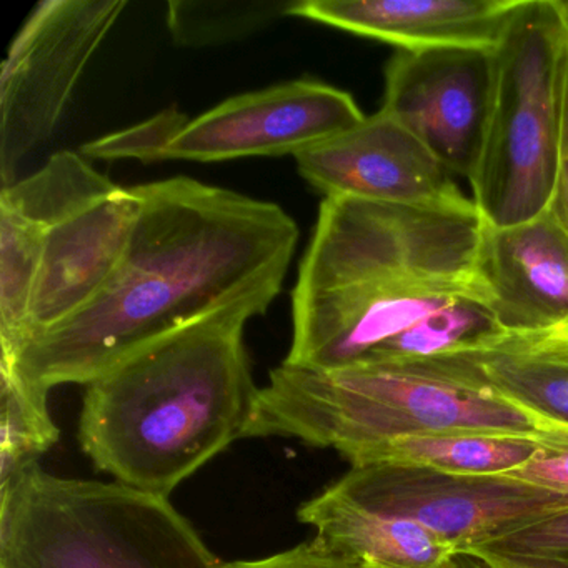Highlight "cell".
Returning <instances> with one entry per match:
<instances>
[{"mask_svg": "<svg viewBox=\"0 0 568 568\" xmlns=\"http://www.w3.org/2000/svg\"><path fill=\"white\" fill-rule=\"evenodd\" d=\"M314 541L348 568H464L460 547L407 518L365 507L332 484L301 505Z\"/></svg>", "mask_w": 568, "mask_h": 568, "instance_id": "9a60e30c", "label": "cell"}, {"mask_svg": "<svg viewBox=\"0 0 568 568\" xmlns=\"http://www.w3.org/2000/svg\"><path fill=\"white\" fill-rule=\"evenodd\" d=\"M561 2V11H564L565 21H567L568 26V0H560Z\"/></svg>", "mask_w": 568, "mask_h": 568, "instance_id": "d4e9b609", "label": "cell"}, {"mask_svg": "<svg viewBox=\"0 0 568 568\" xmlns=\"http://www.w3.org/2000/svg\"><path fill=\"white\" fill-rule=\"evenodd\" d=\"M294 2H169V31L184 48L227 44L291 14Z\"/></svg>", "mask_w": 568, "mask_h": 568, "instance_id": "d6986e66", "label": "cell"}, {"mask_svg": "<svg viewBox=\"0 0 568 568\" xmlns=\"http://www.w3.org/2000/svg\"><path fill=\"white\" fill-rule=\"evenodd\" d=\"M139 214L135 189L118 185L48 229L21 347L78 314L104 288L121 264Z\"/></svg>", "mask_w": 568, "mask_h": 568, "instance_id": "7c38bea8", "label": "cell"}, {"mask_svg": "<svg viewBox=\"0 0 568 568\" xmlns=\"http://www.w3.org/2000/svg\"><path fill=\"white\" fill-rule=\"evenodd\" d=\"M550 445L487 435H404L358 454L352 465H397L447 474L501 475L524 467Z\"/></svg>", "mask_w": 568, "mask_h": 568, "instance_id": "e0dca14e", "label": "cell"}, {"mask_svg": "<svg viewBox=\"0 0 568 568\" xmlns=\"http://www.w3.org/2000/svg\"><path fill=\"white\" fill-rule=\"evenodd\" d=\"M134 189L141 214L104 288L18 354L0 355L38 390L89 385L212 312L281 294L298 242L284 209L189 178Z\"/></svg>", "mask_w": 568, "mask_h": 568, "instance_id": "7a4b0ae2", "label": "cell"}, {"mask_svg": "<svg viewBox=\"0 0 568 568\" xmlns=\"http://www.w3.org/2000/svg\"><path fill=\"white\" fill-rule=\"evenodd\" d=\"M487 435L568 447V432L491 387L467 354L314 372L281 367L258 390L248 437H294L348 460L404 435Z\"/></svg>", "mask_w": 568, "mask_h": 568, "instance_id": "277c9868", "label": "cell"}, {"mask_svg": "<svg viewBox=\"0 0 568 568\" xmlns=\"http://www.w3.org/2000/svg\"><path fill=\"white\" fill-rule=\"evenodd\" d=\"M474 202L414 207L325 197L292 291L284 364L314 372L478 352L505 334L480 275Z\"/></svg>", "mask_w": 568, "mask_h": 568, "instance_id": "6da1fadb", "label": "cell"}, {"mask_svg": "<svg viewBox=\"0 0 568 568\" xmlns=\"http://www.w3.org/2000/svg\"><path fill=\"white\" fill-rule=\"evenodd\" d=\"M548 211L568 232V44L561 61L560 132H558L557 179Z\"/></svg>", "mask_w": 568, "mask_h": 568, "instance_id": "603a6c76", "label": "cell"}, {"mask_svg": "<svg viewBox=\"0 0 568 568\" xmlns=\"http://www.w3.org/2000/svg\"><path fill=\"white\" fill-rule=\"evenodd\" d=\"M485 568H568V510L464 551Z\"/></svg>", "mask_w": 568, "mask_h": 568, "instance_id": "ffe728a7", "label": "cell"}, {"mask_svg": "<svg viewBox=\"0 0 568 568\" xmlns=\"http://www.w3.org/2000/svg\"><path fill=\"white\" fill-rule=\"evenodd\" d=\"M48 395L0 361V485L38 464L59 440L61 432L49 414Z\"/></svg>", "mask_w": 568, "mask_h": 568, "instance_id": "ac0fdd59", "label": "cell"}, {"mask_svg": "<svg viewBox=\"0 0 568 568\" xmlns=\"http://www.w3.org/2000/svg\"><path fill=\"white\" fill-rule=\"evenodd\" d=\"M222 568H348L344 561L334 555L327 554L321 547L308 541L301 544L291 550L271 555V557L257 558V560L231 561L222 565Z\"/></svg>", "mask_w": 568, "mask_h": 568, "instance_id": "cb8c5ba5", "label": "cell"}, {"mask_svg": "<svg viewBox=\"0 0 568 568\" xmlns=\"http://www.w3.org/2000/svg\"><path fill=\"white\" fill-rule=\"evenodd\" d=\"M564 324H567V327H568V321H567V322H564Z\"/></svg>", "mask_w": 568, "mask_h": 568, "instance_id": "484cf974", "label": "cell"}, {"mask_svg": "<svg viewBox=\"0 0 568 568\" xmlns=\"http://www.w3.org/2000/svg\"><path fill=\"white\" fill-rule=\"evenodd\" d=\"M274 301L212 312L125 357L88 385L79 442L119 484L168 497L239 438L258 390L245 325Z\"/></svg>", "mask_w": 568, "mask_h": 568, "instance_id": "3957f363", "label": "cell"}, {"mask_svg": "<svg viewBox=\"0 0 568 568\" xmlns=\"http://www.w3.org/2000/svg\"><path fill=\"white\" fill-rule=\"evenodd\" d=\"M500 477L568 497V447L547 448L524 467L501 474Z\"/></svg>", "mask_w": 568, "mask_h": 568, "instance_id": "7402d4cb", "label": "cell"}, {"mask_svg": "<svg viewBox=\"0 0 568 568\" xmlns=\"http://www.w3.org/2000/svg\"><path fill=\"white\" fill-rule=\"evenodd\" d=\"M168 497L39 464L0 485V568H222Z\"/></svg>", "mask_w": 568, "mask_h": 568, "instance_id": "5b68a950", "label": "cell"}, {"mask_svg": "<svg viewBox=\"0 0 568 568\" xmlns=\"http://www.w3.org/2000/svg\"><path fill=\"white\" fill-rule=\"evenodd\" d=\"M478 267L505 334L568 321V232L550 211L508 227L485 225Z\"/></svg>", "mask_w": 568, "mask_h": 568, "instance_id": "4fadbf2b", "label": "cell"}, {"mask_svg": "<svg viewBox=\"0 0 568 568\" xmlns=\"http://www.w3.org/2000/svg\"><path fill=\"white\" fill-rule=\"evenodd\" d=\"M189 121L191 119L178 108H168L141 124L88 142L81 152L84 158L101 161L132 159L142 164L168 161L169 145L184 131Z\"/></svg>", "mask_w": 568, "mask_h": 568, "instance_id": "44dd1931", "label": "cell"}, {"mask_svg": "<svg viewBox=\"0 0 568 568\" xmlns=\"http://www.w3.org/2000/svg\"><path fill=\"white\" fill-rule=\"evenodd\" d=\"M364 119L348 92L297 79L227 99L191 119L169 145L168 161L295 158L357 128Z\"/></svg>", "mask_w": 568, "mask_h": 568, "instance_id": "9c48e42d", "label": "cell"}, {"mask_svg": "<svg viewBox=\"0 0 568 568\" xmlns=\"http://www.w3.org/2000/svg\"><path fill=\"white\" fill-rule=\"evenodd\" d=\"M128 0H42L26 19L0 74V179L16 182L26 155L54 134L82 74Z\"/></svg>", "mask_w": 568, "mask_h": 568, "instance_id": "52a82bcc", "label": "cell"}, {"mask_svg": "<svg viewBox=\"0 0 568 568\" xmlns=\"http://www.w3.org/2000/svg\"><path fill=\"white\" fill-rule=\"evenodd\" d=\"M467 355L491 387L568 432L567 325L504 334Z\"/></svg>", "mask_w": 568, "mask_h": 568, "instance_id": "2e32d148", "label": "cell"}, {"mask_svg": "<svg viewBox=\"0 0 568 568\" xmlns=\"http://www.w3.org/2000/svg\"><path fill=\"white\" fill-rule=\"evenodd\" d=\"M567 44L560 0H520L494 48L490 111L468 181L488 227L521 224L550 207Z\"/></svg>", "mask_w": 568, "mask_h": 568, "instance_id": "8992f818", "label": "cell"}, {"mask_svg": "<svg viewBox=\"0 0 568 568\" xmlns=\"http://www.w3.org/2000/svg\"><path fill=\"white\" fill-rule=\"evenodd\" d=\"M365 507L407 518L465 550L568 510V497L500 475L352 465L334 481Z\"/></svg>", "mask_w": 568, "mask_h": 568, "instance_id": "ba28073f", "label": "cell"}, {"mask_svg": "<svg viewBox=\"0 0 568 568\" xmlns=\"http://www.w3.org/2000/svg\"><path fill=\"white\" fill-rule=\"evenodd\" d=\"M297 171L325 197H352L414 207L471 204L454 175L387 112L295 155Z\"/></svg>", "mask_w": 568, "mask_h": 568, "instance_id": "8fae6325", "label": "cell"}, {"mask_svg": "<svg viewBox=\"0 0 568 568\" xmlns=\"http://www.w3.org/2000/svg\"><path fill=\"white\" fill-rule=\"evenodd\" d=\"M494 88V49L402 51L385 69L382 111L412 132L452 175L470 181Z\"/></svg>", "mask_w": 568, "mask_h": 568, "instance_id": "30bf717a", "label": "cell"}, {"mask_svg": "<svg viewBox=\"0 0 568 568\" xmlns=\"http://www.w3.org/2000/svg\"><path fill=\"white\" fill-rule=\"evenodd\" d=\"M520 0H295L292 18L377 39L402 51L494 49Z\"/></svg>", "mask_w": 568, "mask_h": 568, "instance_id": "5bb4252c", "label": "cell"}]
</instances>
